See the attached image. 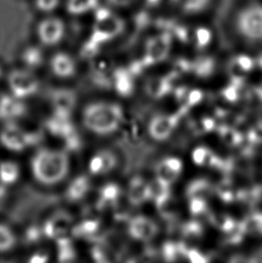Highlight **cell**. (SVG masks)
Listing matches in <instances>:
<instances>
[{
    "label": "cell",
    "mask_w": 262,
    "mask_h": 263,
    "mask_svg": "<svg viewBox=\"0 0 262 263\" xmlns=\"http://www.w3.org/2000/svg\"><path fill=\"white\" fill-rule=\"evenodd\" d=\"M69 158L67 152L53 148L38 150L31 160L32 176L39 183L52 186L67 177L69 171Z\"/></svg>",
    "instance_id": "cell-1"
},
{
    "label": "cell",
    "mask_w": 262,
    "mask_h": 263,
    "mask_svg": "<svg viewBox=\"0 0 262 263\" xmlns=\"http://www.w3.org/2000/svg\"><path fill=\"white\" fill-rule=\"evenodd\" d=\"M85 128L97 136H109L121 128L124 121V111L119 104L111 102H93L83 110Z\"/></svg>",
    "instance_id": "cell-2"
},
{
    "label": "cell",
    "mask_w": 262,
    "mask_h": 263,
    "mask_svg": "<svg viewBox=\"0 0 262 263\" xmlns=\"http://www.w3.org/2000/svg\"><path fill=\"white\" fill-rule=\"evenodd\" d=\"M125 27L124 20L113 11L99 7L95 12L92 32L98 43L114 41L124 32Z\"/></svg>",
    "instance_id": "cell-3"
},
{
    "label": "cell",
    "mask_w": 262,
    "mask_h": 263,
    "mask_svg": "<svg viewBox=\"0 0 262 263\" xmlns=\"http://www.w3.org/2000/svg\"><path fill=\"white\" fill-rule=\"evenodd\" d=\"M235 26L238 33L246 41L262 42V5L252 4L241 9L235 20Z\"/></svg>",
    "instance_id": "cell-4"
},
{
    "label": "cell",
    "mask_w": 262,
    "mask_h": 263,
    "mask_svg": "<svg viewBox=\"0 0 262 263\" xmlns=\"http://www.w3.org/2000/svg\"><path fill=\"white\" fill-rule=\"evenodd\" d=\"M67 34V25L57 15L46 14L36 25L35 35L40 45L52 48L60 45Z\"/></svg>",
    "instance_id": "cell-5"
},
{
    "label": "cell",
    "mask_w": 262,
    "mask_h": 263,
    "mask_svg": "<svg viewBox=\"0 0 262 263\" xmlns=\"http://www.w3.org/2000/svg\"><path fill=\"white\" fill-rule=\"evenodd\" d=\"M7 85L11 93L20 99L33 96L39 89V79L28 68H18L7 76Z\"/></svg>",
    "instance_id": "cell-6"
},
{
    "label": "cell",
    "mask_w": 262,
    "mask_h": 263,
    "mask_svg": "<svg viewBox=\"0 0 262 263\" xmlns=\"http://www.w3.org/2000/svg\"><path fill=\"white\" fill-rule=\"evenodd\" d=\"M172 37L173 35L170 32L164 31L150 38L145 44V56L141 62L142 66L148 67L165 61L170 53Z\"/></svg>",
    "instance_id": "cell-7"
},
{
    "label": "cell",
    "mask_w": 262,
    "mask_h": 263,
    "mask_svg": "<svg viewBox=\"0 0 262 263\" xmlns=\"http://www.w3.org/2000/svg\"><path fill=\"white\" fill-rule=\"evenodd\" d=\"M188 109L181 106L176 114L172 115H158L153 118L148 125V132L153 139L163 141L168 139L173 133L178 122L184 115Z\"/></svg>",
    "instance_id": "cell-8"
},
{
    "label": "cell",
    "mask_w": 262,
    "mask_h": 263,
    "mask_svg": "<svg viewBox=\"0 0 262 263\" xmlns=\"http://www.w3.org/2000/svg\"><path fill=\"white\" fill-rule=\"evenodd\" d=\"M32 142V136L14 122H8L0 132V143L7 149L22 152Z\"/></svg>",
    "instance_id": "cell-9"
},
{
    "label": "cell",
    "mask_w": 262,
    "mask_h": 263,
    "mask_svg": "<svg viewBox=\"0 0 262 263\" xmlns=\"http://www.w3.org/2000/svg\"><path fill=\"white\" fill-rule=\"evenodd\" d=\"M158 232L159 228L156 222L145 216H137L128 222V235L138 242L151 241L156 237Z\"/></svg>",
    "instance_id": "cell-10"
},
{
    "label": "cell",
    "mask_w": 262,
    "mask_h": 263,
    "mask_svg": "<svg viewBox=\"0 0 262 263\" xmlns=\"http://www.w3.org/2000/svg\"><path fill=\"white\" fill-rule=\"evenodd\" d=\"M50 70L59 79H70L77 73L78 65L74 58L66 51H58L50 61Z\"/></svg>",
    "instance_id": "cell-11"
},
{
    "label": "cell",
    "mask_w": 262,
    "mask_h": 263,
    "mask_svg": "<svg viewBox=\"0 0 262 263\" xmlns=\"http://www.w3.org/2000/svg\"><path fill=\"white\" fill-rule=\"evenodd\" d=\"M192 160L197 165L204 167L215 168L222 171H230L233 164L220 158L212 150L205 146H198L192 153Z\"/></svg>",
    "instance_id": "cell-12"
},
{
    "label": "cell",
    "mask_w": 262,
    "mask_h": 263,
    "mask_svg": "<svg viewBox=\"0 0 262 263\" xmlns=\"http://www.w3.org/2000/svg\"><path fill=\"white\" fill-rule=\"evenodd\" d=\"M25 112V106L23 100L11 95L0 97V119L7 122L21 118Z\"/></svg>",
    "instance_id": "cell-13"
},
{
    "label": "cell",
    "mask_w": 262,
    "mask_h": 263,
    "mask_svg": "<svg viewBox=\"0 0 262 263\" xmlns=\"http://www.w3.org/2000/svg\"><path fill=\"white\" fill-rule=\"evenodd\" d=\"M117 157L110 150H101L92 156L89 163V170L95 175L110 174L117 166Z\"/></svg>",
    "instance_id": "cell-14"
},
{
    "label": "cell",
    "mask_w": 262,
    "mask_h": 263,
    "mask_svg": "<svg viewBox=\"0 0 262 263\" xmlns=\"http://www.w3.org/2000/svg\"><path fill=\"white\" fill-rule=\"evenodd\" d=\"M128 199L132 206H141L150 199V183L142 177H133L128 186Z\"/></svg>",
    "instance_id": "cell-15"
},
{
    "label": "cell",
    "mask_w": 262,
    "mask_h": 263,
    "mask_svg": "<svg viewBox=\"0 0 262 263\" xmlns=\"http://www.w3.org/2000/svg\"><path fill=\"white\" fill-rule=\"evenodd\" d=\"M182 163L175 157H168L161 161L156 166V177L169 184L177 181L182 172Z\"/></svg>",
    "instance_id": "cell-16"
},
{
    "label": "cell",
    "mask_w": 262,
    "mask_h": 263,
    "mask_svg": "<svg viewBox=\"0 0 262 263\" xmlns=\"http://www.w3.org/2000/svg\"><path fill=\"white\" fill-rule=\"evenodd\" d=\"M177 77V74L173 71L165 77L150 79L145 84V92L152 98L161 99L170 93L174 79Z\"/></svg>",
    "instance_id": "cell-17"
},
{
    "label": "cell",
    "mask_w": 262,
    "mask_h": 263,
    "mask_svg": "<svg viewBox=\"0 0 262 263\" xmlns=\"http://www.w3.org/2000/svg\"><path fill=\"white\" fill-rule=\"evenodd\" d=\"M67 14L74 17H82L95 14L100 7V0H64Z\"/></svg>",
    "instance_id": "cell-18"
},
{
    "label": "cell",
    "mask_w": 262,
    "mask_h": 263,
    "mask_svg": "<svg viewBox=\"0 0 262 263\" xmlns=\"http://www.w3.org/2000/svg\"><path fill=\"white\" fill-rule=\"evenodd\" d=\"M171 199V184L156 177L150 182V199L156 208L163 210Z\"/></svg>",
    "instance_id": "cell-19"
},
{
    "label": "cell",
    "mask_w": 262,
    "mask_h": 263,
    "mask_svg": "<svg viewBox=\"0 0 262 263\" xmlns=\"http://www.w3.org/2000/svg\"><path fill=\"white\" fill-rule=\"evenodd\" d=\"M70 218L66 214H58L48 220L45 226L47 235L62 237L69 230Z\"/></svg>",
    "instance_id": "cell-20"
},
{
    "label": "cell",
    "mask_w": 262,
    "mask_h": 263,
    "mask_svg": "<svg viewBox=\"0 0 262 263\" xmlns=\"http://www.w3.org/2000/svg\"><path fill=\"white\" fill-rule=\"evenodd\" d=\"M22 61L25 65V68L33 69L38 68L44 61V52L42 45H28L25 47L21 55Z\"/></svg>",
    "instance_id": "cell-21"
},
{
    "label": "cell",
    "mask_w": 262,
    "mask_h": 263,
    "mask_svg": "<svg viewBox=\"0 0 262 263\" xmlns=\"http://www.w3.org/2000/svg\"><path fill=\"white\" fill-rule=\"evenodd\" d=\"M214 187L205 179H197L192 181L186 189V196L188 199L191 198H203L208 199L212 195Z\"/></svg>",
    "instance_id": "cell-22"
},
{
    "label": "cell",
    "mask_w": 262,
    "mask_h": 263,
    "mask_svg": "<svg viewBox=\"0 0 262 263\" xmlns=\"http://www.w3.org/2000/svg\"><path fill=\"white\" fill-rule=\"evenodd\" d=\"M187 252H188V248L182 242H164L162 248V255L166 261H179V260H186Z\"/></svg>",
    "instance_id": "cell-23"
},
{
    "label": "cell",
    "mask_w": 262,
    "mask_h": 263,
    "mask_svg": "<svg viewBox=\"0 0 262 263\" xmlns=\"http://www.w3.org/2000/svg\"><path fill=\"white\" fill-rule=\"evenodd\" d=\"M256 66V61L245 54L237 55L231 61L229 69L231 75L235 77H242L241 74L248 73L254 69Z\"/></svg>",
    "instance_id": "cell-24"
},
{
    "label": "cell",
    "mask_w": 262,
    "mask_h": 263,
    "mask_svg": "<svg viewBox=\"0 0 262 263\" xmlns=\"http://www.w3.org/2000/svg\"><path fill=\"white\" fill-rule=\"evenodd\" d=\"M49 128L54 135L61 137H69L73 132L69 116L57 112H55L53 118L50 119Z\"/></svg>",
    "instance_id": "cell-25"
},
{
    "label": "cell",
    "mask_w": 262,
    "mask_h": 263,
    "mask_svg": "<svg viewBox=\"0 0 262 263\" xmlns=\"http://www.w3.org/2000/svg\"><path fill=\"white\" fill-rule=\"evenodd\" d=\"M90 188L88 178L85 176H78L71 182L67 190V199L77 201L82 199Z\"/></svg>",
    "instance_id": "cell-26"
},
{
    "label": "cell",
    "mask_w": 262,
    "mask_h": 263,
    "mask_svg": "<svg viewBox=\"0 0 262 263\" xmlns=\"http://www.w3.org/2000/svg\"><path fill=\"white\" fill-rule=\"evenodd\" d=\"M20 176V169L12 161H3L0 163V183L8 186L15 183Z\"/></svg>",
    "instance_id": "cell-27"
},
{
    "label": "cell",
    "mask_w": 262,
    "mask_h": 263,
    "mask_svg": "<svg viewBox=\"0 0 262 263\" xmlns=\"http://www.w3.org/2000/svg\"><path fill=\"white\" fill-rule=\"evenodd\" d=\"M217 133L219 136L221 141L230 147H234L241 145L244 141V136L241 132H238L236 128L222 125L217 128Z\"/></svg>",
    "instance_id": "cell-28"
},
{
    "label": "cell",
    "mask_w": 262,
    "mask_h": 263,
    "mask_svg": "<svg viewBox=\"0 0 262 263\" xmlns=\"http://www.w3.org/2000/svg\"><path fill=\"white\" fill-rule=\"evenodd\" d=\"M55 112L69 116L74 107V97L69 91H59L53 99Z\"/></svg>",
    "instance_id": "cell-29"
},
{
    "label": "cell",
    "mask_w": 262,
    "mask_h": 263,
    "mask_svg": "<svg viewBox=\"0 0 262 263\" xmlns=\"http://www.w3.org/2000/svg\"><path fill=\"white\" fill-rule=\"evenodd\" d=\"M215 68L216 62L213 58L201 57L192 62L191 71L193 72L198 78L205 79L212 75Z\"/></svg>",
    "instance_id": "cell-30"
},
{
    "label": "cell",
    "mask_w": 262,
    "mask_h": 263,
    "mask_svg": "<svg viewBox=\"0 0 262 263\" xmlns=\"http://www.w3.org/2000/svg\"><path fill=\"white\" fill-rule=\"evenodd\" d=\"M245 235H262V212H253L241 221Z\"/></svg>",
    "instance_id": "cell-31"
},
{
    "label": "cell",
    "mask_w": 262,
    "mask_h": 263,
    "mask_svg": "<svg viewBox=\"0 0 262 263\" xmlns=\"http://www.w3.org/2000/svg\"><path fill=\"white\" fill-rule=\"evenodd\" d=\"M242 87H244V79H242V77L232 76L230 84L222 91V96L228 102L235 103L241 97Z\"/></svg>",
    "instance_id": "cell-32"
},
{
    "label": "cell",
    "mask_w": 262,
    "mask_h": 263,
    "mask_svg": "<svg viewBox=\"0 0 262 263\" xmlns=\"http://www.w3.org/2000/svg\"><path fill=\"white\" fill-rule=\"evenodd\" d=\"M115 86L118 92L121 96H128L134 90V81L132 76L126 70L118 72L115 77Z\"/></svg>",
    "instance_id": "cell-33"
},
{
    "label": "cell",
    "mask_w": 262,
    "mask_h": 263,
    "mask_svg": "<svg viewBox=\"0 0 262 263\" xmlns=\"http://www.w3.org/2000/svg\"><path fill=\"white\" fill-rule=\"evenodd\" d=\"M16 237L14 232L7 224L0 223V253H7L14 248Z\"/></svg>",
    "instance_id": "cell-34"
},
{
    "label": "cell",
    "mask_w": 262,
    "mask_h": 263,
    "mask_svg": "<svg viewBox=\"0 0 262 263\" xmlns=\"http://www.w3.org/2000/svg\"><path fill=\"white\" fill-rule=\"evenodd\" d=\"M209 220L211 221L215 227L219 228L221 231L227 234L231 230H233L238 222L234 220L233 217L227 216L224 214H211L209 216Z\"/></svg>",
    "instance_id": "cell-35"
},
{
    "label": "cell",
    "mask_w": 262,
    "mask_h": 263,
    "mask_svg": "<svg viewBox=\"0 0 262 263\" xmlns=\"http://www.w3.org/2000/svg\"><path fill=\"white\" fill-rule=\"evenodd\" d=\"M63 2L64 0H33V6L39 13L46 15L54 14Z\"/></svg>",
    "instance_id": "cell-36"
},
{
    "label": "cell",
    "mask_w": 262,
    "mask_h": 263,
    "mask_svg": "<svg viewBox=\"0 0 262 263\" xmlns=\"http://www.w3.org/2000/svg\"><path fill=\"white\" fill-rule=\"evenodd\" d=\"M177 3L181 5V9L187 14H196L207 8L210 0H178Z\"/></svg>",
    "instance_id": "cell-37"
},
{
    "label": "cell",
    "mask_w": 262,
    "mask_h": 263,
    "mask_svg": "<svg viewBox=\"0 0 262 263\" xmlns=\"http://www.w3.org/2000/svg\"><path fill=\"white\" fill-rule=\"evenodd\" d=\"M121 195V189L114 183L107 184L102 189L100 199L105 205L114 204Z\"/></svg>",
    "instance_id": "cell-38"
},
{
    "label": "cell",
    "mask_w": 262,
    "mask_h": 263,
    "mask_svg": "<svg viewBox=\"0 0 262 263\" xmlns=\"http://www.w3.org/2000/svg\"><path fill=\"white\" fill-rule=\"evenodd\" d=\"M181 233L187 238H198L203 234V227L198 221H190L182 226Z\"/></svg>",
    "instance_id": "cell-39"
},
{
    "label": "cell",
    "mask_w": 262,
    "mask_h": 263,
    "mask_svg": "<svg viewBox=\"0 0 262 263\" xmlns=\"http://www.w3.org/2000/svg\"><path fill=\"white\" fill-rule=\"evenodd\" d=\"M189 209L193 216H199L208 213V202L203 198L189 199Z\"/></svg>",
    "instance_id": "cell-40"
},
{
    "label": "cell",
    "mask_w": 262,
    "mask_h": 263,
    "mask_svg": "<svg viewBox=\"0 0 262 263\" xmlns=\"http://www.w3.org/2000/svg\"><path fill=\"white\" fill-rule=\"evenodd\" d=\"M212 32L205 27H199L195 31L196 46L198 49H204L211 43Z\"/></svg>",
    "instance_id": "cell-41"
},
{
    "label": "cell",
    "mask_w": 262,
    "mask_h": 263,
    "mask_svg": "<svg viewBox=\"0 0 262 263\" xmlns=\"http://www.w3.org/2000/svg\"><path fill=\"white\" fill-rule=\"evenodd\" d=\"M247 138H248L249 142L252 144H255V145L262 144V121L257 122L250 128Z\"/></svg>",
    "instance_id": "cell-42"
},
{
    "label": "cell",
    "mask_w": 262,
    "mask_h": 263,
    "mask_svg": "<svg viewBox=\"0 0 262 263\" xmlns=\"http://www.w3.org/2000/svg\"><path fill=\"white\" fill-rule=\"evenodd\" d=\"M187 260L193 263H203L208 261V258L198 250L188 249Z\"/></svg>",
    "instance_id": "cell-43"
},
{
    "label": "cell",
    "mask_w": 262,
    "mask_h": 263,
    "mask_svg": "<svg viewBox=\"0 0 262 263\" xmlns=\"http://www.w3.org/2000/svg\"><path fill=\"white\" fill-rule=\"evenodd\" d=\"M199 132H210L216 128V122L211 118H204L198 123V127Z\"/></svg>",
    "instance_id": "cell-44"
},
{
    "label": "cell",
    "mask_w": 262,
    "mask_h": 263,
    "mask_svg": "<svg viewBox=\"0 0 262 263\" xmlns=\"http://www.w3.org/2000/svg\"><path fill=\"white\" fill-rule=\"evenodd\" d=\"M7 198V191H6V186L0 183V209L3 206L5 199Z\"/></svg>",
    "instance_id": "cell-45"
},
{
    "label": "cell",
    "mask_w": 262,
    "mask_h": 263,
    "mask_svg": "<svg viewBox=\"0 0 262 263\" xmlns=\"http://www.w3.org/2000/svg\"><path fill=\"white\" fill-rule=\"evenodd\" d=\"M46 255L42 254V253H39V254H35V255H33V257H32V259H31V261H32V262H44V261H46Z\"/></svg>",
    "instance_id": "cell-46"
},
{
    "label": "cell",
    "mask_w": 262,
    "mask_h": 263,
    "mask_svg": "<svg viewBox=\"0 0 262 263\" xmlns=\"http://www.w3.org/2000/svg\"><path fill=\"white\" fill-rule=\"evenodd\" d=\"M251 261L253 262H262V248L257 251L253 255H252Z\"/></svg>",
    "instance_id": "cell-47"
},
{
    "label": "cell",
    "mask_w": 262,
    "mask_h": 263,
    "mask_svg": "<svg viewBox=\"0 0 262 263\" xmlns=\"http://www.w3.org/2000/svg\"><path fill=\"white\" fill-rule=\"evenodd\" d=\"M161 1H162V0H146L147 4L151 5V6H156V5H158Z\"/></svg>",
    "instance_id": "cell-48"
},
{
    "label": "cell",
    "mask_w": 262,
    "mask_h": 263,
    "mask_svg": "<svg viewBox=\"0 0 262 263\" xmlns=\"http://www.w3.org/2000/svg\"><path fill=\"white\" fill-rule=\"evenodd\" d=\"M258 64H259L262 68V55H260L259 59H258Z\"/></svg>",
    "instance_id": "cell-49"
},
{
    "label": "cell",
    "mask_w": 262,
    "mask_h": 263,
    "mask_svg": "<svg viewBox=\"0 0 262 263\" xmlns=\"http://www.w3.org/2000/svg\"><path fill=\"white\" fill-rule=\"evenodd\" d=\"M2 75H3V70H2V68H1V66H0V79H1Z\"/></svg>",
    "instance_id": "cell-50"
}]
</instances>
